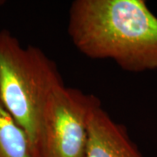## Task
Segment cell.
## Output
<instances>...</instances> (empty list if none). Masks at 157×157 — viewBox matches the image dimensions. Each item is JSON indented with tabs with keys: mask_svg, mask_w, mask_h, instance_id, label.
I'll list each match as a JSON object with an SVG mask.
<instances>
[{
	"mask_svg": "<svg viewBox=\"0 0 157 157\" xmlns=\"http://www.w3.org/2000/svg\"><path fill=\"white\" fill-rule=\"evenodd\" d=\"M68 35L93 59H110L121 69H157V17L144 0H75Z\"/></svg>",
	"mask_w": 157,
	"mask_h": 157,
	"instance_id": "6da1fadb",
	"label": "cell"
},
{
	"mask_svg": "<svg viewBox=\"0 0 157 157\" xmlns=\"http://www.w3.org/2000/svg\"><path fill=\"white\" fill-rule=\"evenodd\" d=\"M61 83L56 64L40 48L24 46L0 31V99L27 136L33 157L39 155L47 99Z\"/></svg>",
	"mask_w": 157,
	"mask_h": 157,
	"instance_id": "7a4b0ae2",
	"label": "cell"
},
{
	"mask_svg": "<svg viewBox=\"0 0 157 157\" xmlns=\"http://www.w3.org/2000/svg\"><path fill=\"white\" fill-rule=\"evenodd\" d=\"M99 101L64 83L57 86L45 105L38 157H84L90 113Z\"/></svg>",
	"mask_w": 157,
	"mask_h": 157,
	"instance_id": "3957f363",
	"label": "cell"
},
{
	"mask_svg": "<svg viewBox=\"0 0 157 157\" xmlns=\"http://www.w3.org/2000/svg\"><path fill=\"white\" fill-rule=\"evenodd\" d=\"M84 157H143L126 128L115 122L99 101L90 113Z\"/></svg>",
	"mask_w": 157,
	"mask_h": 157,
	"instance_id": "277c9868",
	"label": "cell"
},
{
	"mask_svg": "<svg viewBox=\"0 0 157 157\" xmlns=\"http://www.w3.org/2000/svg\"><path fill=\"white\" fill-rule=\"evenodd\" d=\"M0 157H33L28 138L0 99Z\"/></svg>",
	"mask_w": 157,
	"mask_h": 157,
	"instance_id": "5b68a950",
	"label": "cell"
}]
</instances>
